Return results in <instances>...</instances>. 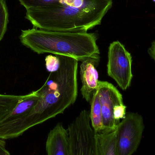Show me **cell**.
<instances>
[{
  "label": "cell",
  "instance_id": "cell-1",
  "mask_svg": "<svg viewBox=\"0 0 155 155\" xmlns=\"http://www.w3.org/2000/svg\"><path fill=\"white\" fill-rule=\"evenodd\" d=\"M60 69L50 73L43 85L38 90L40 98L33 108L24 115L7 122L0 123V139H12L31 127L63 114L73 104L78 93V61L67 56L58 55Z\"/></svg>",
  "mask_w": 155,
  "mask_h": 155
},
{
  "label": "cell",
  "instance_id": "cell-2",
  "mask_svg": "<svg viewBox=\"0 0 155 155\" xmlns=\"http://www.w3.org/2000/svg\"><path fill=\"white\" fill-rule=\"evenodd\" d=\"M34 27L55 31L87 32L101 24L113 0H19Z\"/></svg>",
  "mask_w": 155,
  "mask_h": 155
},
{
  "label": "cell",
  "instance_id": "cell-3",
  "mask_svg": "<svg viewBox=\"0 0 155 155\" xmlns=\"http://www.w3.org/2000/svg\"><path fill=\"white\" fill-rule=\"evenodd\" d=\"M20 40L23 45L38 54L51 53L83 61L99 55L97 37L87 32L55 31L34 28L22 30Z\"/></svg>",
  "mask_w": 155,
  "mask_h": 155
},
{
  "label": "cell",
  "instance_id": "cell-4",
  "mask_svg": "<svg viewBox=\"0 0 155 155\" xmlns=\"http://www.w3.org/2000/svg\"><path fill=\"white\" fill-rule=\"evenodd\" d=\"M67 130L70 155H99L96 133L91 125L88 111H81Z\"/></svg>",
  "mask_w": 155,
  "mask_h": 155
},
{
  "label": "cell",
  "instance_id": "cell-5",
  "mask_svg": "<svg viewBox=\"0 0 155 155\" xmlns=\"http://www.w3.org/2000/svg\"><path fill=\"white\" fill-rule=\"evenodd\" d=\"M144 127L142 116L137 113L127 114L116 128L117 155H132L137 151Z\"/></svg>",
  "mask_w": 155,
  "mask_h": 155
},
{
  "label": "cell",
  "instance_id": "cell-6",
  "mask_svg": "<svg viewBox=\"0 0 155 155\" xmlns=\"http://www.w3.org/2000/svg\"><path fill=\"white\" fill-rule=\"evenodd\" d=\"M132 64V56L124 45L119 41L112 42L108 48L107 74L123 90L131 85Z\"/></svg>",
  "mask_w": 155,
  "mask_h": 155
},
{
  "label": "cell",
  "instance_id": "cell-7",
  "mask_svg": "<svg viewBox=\"0 0 155 155\" xmlns=\"http://www.w3.org/2000/svg\"><path fill=\"white\" fill-rule=\"evenodd\" d=\"M98 93L104 127L103 132L114 131L120 123L115 119L114 113L119 105L124 104L122 95L114 86L107 81H99Z\"/></svg>",
  "mask_w": 155,
  "mask_h": 155
},
{
  "label": "cell",
  "instance_id": "cell-8",
  "mask_svg": "<svg viewBox=\"0 0 155 155\" xmlns=\"http://www.w3.org/2000/svg\"><path fill=\"white\" fill-rule=\"evenodd\" d=\"M100 61L99 55H94L81 62L80 78L82 86L81 93L83 98L91 104L98 88V74L96 69Z\"/></svg>",
  "mask_w": 155,
  "mask_h": 155
},
{
  "label": "cell",
  "instance_id": "cell-9",
  "mask_svg": "<svg viewBox=\"0 0 155 155\" xmlns=\"http://www.w3.org/2000/svg\"><path fill=\"white\" fill-rule=\"evenodd\" d=\"M46 150L47 155H70L68 132L61 123L48 134Z\"/></svg>",
  "mask_w": 155,
  "mask_h": 155
},
{
  "label": "cell",
  "instance_id": "cell-10",
  "mask_svg": "<svg viewBox=\"0 0 155 155\" xmlns=\"http://www.w3.org/2000/svg\"><path fill=\"white\" fill-rule=\"evenodd\" d=\"M40 97L39 90L26 94L25 97L17 104L11 114L2 122L13 121L30 112L37 104Z\"/></svg>",
  "mask_w": 155,
  "mask_h": 155
},
{
  "label": "cell",
  "instance_id": "cell-11",
  "mask_svg": "<svg viewBox=\"0 0 155 155\" xmlns=\"http://www.w3.org/2000/svg\"><path fill=\"white\" fill-rule=\"evenodd\" d=\"M96 138L99 155H117L116 129L110 132L96 133Z\"/></svg>",
  "mask_w": 155,
  "mask_h": 155
},
{
  "label": "cell",
  "instance_id": "cell-12",
  "mask_svg": "<svg viewBox=\"0 0 155 155\" xmlns=\"http://www.w3.org/2000/svg\"><path fill=\"white\" fill-rule=\"evenodd\" d=\"M90 115L91 125L96 133H101L104 130L101 104L98 90L93 98L91 104Z\"/></svg>",
  "mask_w": 155,
  "mask_h": 155
},
{
  "label": "cell",
  "instance_id": "cell-13",
  "mask_svg": "<svg viewBox=\"0 0 155 155\" xmlns=\"http://www.w3.org/2000/svg\"><path fill=\"white\" fill-rule=\"evenodd\" d=\"M25 95H13L0 94V123L13 110L17 104Z\"/></svg>",
  "mask_w": 155,
  "mask_h": 155
},
{
  "label": "cell",
  "instance_id": "cell-14",
  "mask_svg": "<svg viewBox=\"0 0 155 155\" xmlns=\"http://www.w3.org/2000/svg\"><path fill=\"white\" fill-rule=\"evenodd\" d=\"M9 15L6 2L4 0H0V42L3 38L9 21Z\"/></svg>",
  "mask_w": 155,
  "mask_h": 155
},
{
  "label": "cell",
  "instance_id": "cell-15",
  "mask_svg": "<svg viewBox=\"0 0 155 155\" xmlns=\"http://www.w3.org/2000/svg\"><path fill=\"white\" fill-rule=\"evenodd\" d=\"M45 61L46 69L49 72H55L60 69L61 62L58 55H47L45 57Z\"/></svg>",
  "mask_w": 155,
  "mask_h": 155
},
{
  "label": "cell",
  "instance_id": "cell-16",
  "mask_svg": "<svg viewBox=\"0 0 155 155\" xmlns=\"http://www.w3.org/2000/svg\"><path fill=\"white\" fill-rule=\"evenodd\" d=\"M5 143L4 140L0 139V155H11L5 147Z\"/></svg>",
  "mask_w": 155,
  "mask_h": 155
},
{
  "label": "cell",
  "instance_id": "cell-17",
  "mask_svg": "<svg viewBox=\"0 0 155 155\" xmlns=\"http://www.w3.org/2000/svg\"><path fill=\"white\" fill-rule=\"evenodd\" d=\"M148 53L150 57L155 61V41L152 43L151 47L148 50Z\"/></svg>",
  "mask_w": 155,
  "mask_h": 155
},
{
  "label": "cell",
  "instance_id": "cell-18",
  "mask_svg": "<svg viewBox=\"0 0 155 155\" xmlns=\"http://www.w3.org/2000/svg\"><path fill=\"white\" fill-rule=\"evenodd\" d=\"M153 2H155V0H153Z\"/></svg>",
  "mask_w": 155,
  "mask_h": 155
}]
</instances>
